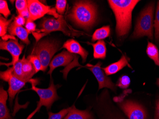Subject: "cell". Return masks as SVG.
I'll return each instance as SVG.
<instances>
[{
	"mask_svg": "<svg viewBox=\"0 0 159 119\" xmlns=\"http://www.w3.org/2000/svg\"><path fill=\"white\" fill-rule=\"evenodd\" d=\"M154 9L155 2H152L141 11L137 20L134 33L131 36V39H139L144 36H147L151 41H153Z\"/></svg>",
	"mask_w": 159,
	"mask_h": 119,
	"instance_id": "4",
	"label": "cell"
},
{
	"mask_svg": "<svg viewBox=\"0 0 159 119\" xmlns=\"http://www.w3.org/2000/svg\"><path fill=\"white\" fill-rule=\"evenodd\" d=\"M8 93L1 86L0 88V119H12L7 106Z\"/></svg>",
	"mask_w": 159,
	"mask_h": 119,
	"instance_id": "17",
	"label": "cell"
},
{
	"mask_svg": "<svg viewBox=\"0 0 159 119\" xmlns=\"http://www.w3.org/2000/svg\"><path fill=\"white\" fill-rule=\"evenodd\" d=\"M13 18V16L11 19L7 20L2 16H0V36L2 38L6 35L7 30H8L9 27Z\"/></svg>",
	"mask_w": 159,
	"mask_h": 119,
	"instance_id": "22",
	"label": "cell"
},
{
	"mask_svg": "<svg viewBox=\"0 0 159 119\" xmlns=\"http://www.w3.org/2000/svg\"><path fill=\"white\" fill-rule=\"evenodd\" d=\"M27 59L31 62L34 68L36 73L42 70V65L40 59L38 57L34 54H31L28 56Z\"/></svg>",
	"mask_w": 159,
	"mask_h": 119,
	"instance_id": "25",
	"label": "cell"
},
{
	"mask_svg": "<svg viewBox=\"0 0 159 119\" xmlns=\"http://www.w3.org/2000/svg\"><path fill=\"white\" fill-rule=\"evenodd\" d=\"M28 8L30 12V19L33 21L41 18L46 14L53 16L56 19L61 16L56 12L54 8L44 5L37 0H28Z\"/></svg>",
	"mask_w": 159,
	"mask_h": 119,
	"instance_id": "8",
	"label": "cell"
},
{
	"mask_svg": "<svg viewBox=\"0 0 159 119\" xmlns=\"http://www.w3.org/2000/svg\"><path fill=\"white\" fill-rule=\"evenodd\" d=\"M102 64V63L101 62H99L95 65L88 63L84 66L81 65L80 67L86 68L92 71L99 84L98 90H100L103 88H107L115 92L116 90V85H114L111 81V79L106 76L104 71L102 69V68H101Z\"/></svg>",
	"mask_w": 159,
	"mask_h": 119,
	"instance_id": "9",
	"label": "cell"
},
{
	"mask_svg": "<svg viewBox=\"0 0 159 119\" xmlns=\"http://www.w3.org/2000/svg\"><path fill=\"white\" fill-rule=\"evenodd\" d=\"M0 78L3 81L8 83V93L9 94V100L10 105L11 107H12L13 100L15 98L16 95L25 86L26 83L14 76L12 67H9L5 71H1Z\"/></svg>",
	"mask_w": 159,
	"mask_h": 119,
	"instance_id": "7",
	"label": "cell"
},
{
	"mask_svg": "<svg viewBox=\"0 0 159 119\" xmlns=\"http://www.w3.org/2000/svg\"><path fill=\"white\" fill-rule=\"evenodd\" d=\"M23 66H22V72L23 74V80L26 83H30L32 80V78L34 75L35 74L34 68L31 62L28 59L25 58V55L23 56Z\"/></svg>",
	"mask_w": 159,
	"mask_h": 119,
	"instance_id": "18",
	"label": "cell"
},
{
	"mask_svg": "<svg viewBox=\"0 0 159 119\" xmlns=\"http://www.w3.org/2000/svg\"><path fill=\"white\" fill-rule=\"evenodd\" d=\"M88 44L92 45L93 48V57L96 59H104L106 58V43L103 40L98 41L95 43H91L88 42Z\"/></svg>",
	"mask_w": 159,
	"mask_h": 119,
	"instance_id": "19",
	"label": "cell"
},
{
	"mask_svg": "<svg viewBox=\"0 0 159 119\" xmlns=\"http://www.w3.org/2000/svg\"><path fill=\"white\" fill-rule=\"evenodd\" d=\"M68 18L76 25L89 30L97 20V6L90 1H76L69 14Z\"/></svg>",
	"mask_w": 159,
	"mask_h": 119,
	"instance_id": "2",
	"label": "cell"
},
{
	"mask_svg": "<svg viewBox=\"0 0 159 119\" xmlns=\"http://www.w3.org/2000/svg\"><path fill=\"white\" fill-rule=\"evenodd\" d=\"M138 0H109L116 21V32L119 38H125L132 26V12Z\"/></svg>",
	"mask_w": 159,
	"mask_h": 119,
	"instance_id": "1",
	"label": "cell"
},
{
	"mask_svg": "<svg viewBox=\"0 0 159 119\" xmlns=\"http://www.w3.org/2000/svg\"><path fill=\"white\" fill-rule=\"evenodd\" d=\"M130 84L131 80L129 77L125 75H123L119 78L116 85L122 89H125L129 87Z\"/></svg>",
	"mask_w": 159,
	"mask_h": 119,
	"instance_id": "27",
	"label": "cell"
},
{
	"mask_svg": "<svg viewBox=\"0 0 159 119\" xmlns=\"http://www.w3.org/2000/svg\"><path fill=\"white\" fill-rule=\"evenodd\" d=\"M63 119H95L90 108L85 110H80L75 105L70 107V111Z\"/></svg>",
	"mask_w": 159,
	"mask_h": 119,
	"instance_id": "15",
	"label": "cell"
},
{
	"mask_svg": "<svg viewBox=\"0 0 159 119\" xmlns=\"http://www.w3.org/2000/svg\"><path fill=\"white\" fill-rule=\"evenodd\" d=\"M26 21V19L25 18H24L22 16H20V15H19L17 16L14 18L13 23L17 25L23 26V25H25Z\"/></svg>",
	"mask_w": 159,
	"mask_h": 119,
	"instance_id": "32",
	"label": "cell"
},
{
	"mask_svg": "<svg viewBox=\"0 0 159 119\" xmlns=\"http://www.w3.org/2000/svg\"><path fill=\"white\" fill-rule=\"evenodd\" d=\"M0 13L2 14L5 18L7 19L11 14L9 9L7 2L4 0L0 1Z\"/></svg>",
	"mask_w": 159,
	"mask_h": 119,
	"instance_id": "29",
	"label": "cell"
},
{
	"mask_svg": "<svg viewBox=\"0 0 159 119\" xmlns=\"http://www.w3.org/2000/svg\"><path fill=\"white\" fill-rule=\"evenodd\" d=\"M40 26V29L36 30L35 32L32 33L36 43L50 33L56 31H60L69 36H76L82 34L81 32L73 29L68 25L63 16L58 19L45 18L42 21Z\"/></svg>",
	"mask_w": 159,
	"mask_h": 119,
	"instance_id": "3",
	"label": "cell"
},
{
	"mask_svg": "<svg viewBox=\"0 0 159 119\" xmlns=\"http://www.w3.org/2000/svg\"><path fill=\"white\" fill-rule=\"evenodd\" d=\"M155 119H159V100L156 103Z\"/></svg>",
	"mask_w": 159,
	"mask_h": 119,
	"instance_id": "34",
	"label": "cell"
},
{
	"mask_svg": "<svg viewBox=\"0 0 159 119\" xmlns=\"http://www.w3.org/2000/svg\"><path fill=\"white\" fill-rule=\"evenodd\" d=\"M8 32L11 35L16 36L27 45L30 43L28 37L29 33L24 27L17 25L12 22L9 27Z\"/></svg>",
	"mask_w": 159,
	"mask_h": 119,
	"instance_id": "16",
	"label": "cell"
},
{
	"mask_svg": "<svg viewBox=\"0 0 159 119\" xmlns=\"http://www.w3.org/2000/svg\"><path fill=\"white\" fill-rule=\"evenodd\" d=\"M67 1L66 0H57L55 5V9L57 13L60 16H63L66 8Z\"/></svg>",
	"mask_w": 159,
	"mask_h": 119,
	"instance_id": "28",
	"label": "cell"
},
{
	"mask_svg": "<svg viewBox=\"0 0 159 119\" xmlns=\"http://www.w3.org/2000/svg\"><path fill=\"white\" fill-rule=\"evenodd\" d=\"M77 56L76 54L70 53L68 51H62L60 53L56 55L52 60L49 64L50 69L48 72V74L50 75L51 79H52V72L55 69L61 66L67 67L74 62Z\"/></svg>",
	"mask_w": 159,
	"mask_h": 119,
	"instance_id": "12",
	"label": "cell"
},
{
	"mask_svg": "<svg viewBox=\"0 0 159 119\" xmlns=\"http://www.w3.org/2000/svg\"><path fill=\"white\" fill-rule=\"evenodd\" d=\"M60 46L59 42L52 40H43L35 46L32 54L37 56L40 59L42 65V71H46L52 57L59 49Z\"/></svg>",
	"mask_w": 159,
	"mask_h": 119,
	"instance_id": "6",
	"label": "cell"
},
{
	"mask_svg": "<svg viewBox=\"0 0 159 119\" xmlns=\"http://www.w3.org/2000/svg\"><path fill=\"white\" fill-rule=\"evenodd\" d=\"M61 48H65L70 53L80 55L82 57L83 63L85 62L88 57V52L84 49L77 41L74 39L67 40L63 44Z\"/></svg>",
	"mask_w": 159,
	"mask_h": 119,
	"instance_id": "13",
	"label": "cell"
},
{
	"mask_svg": "<svg viewBox=\"0 0 159 119\" xmlns=\"http://www.w3.org/2000/svg\"><path fill=\"white\" fill-rule=\"evenodd\" d=\"M129 58H128L126 55H122L118 61L111 63L106 67L102 68V69L104 71L106 76H111V75L116 73L117 72L121 70L122 69L126 67L127 65L129 66V67H131L129 63Z\"/></svg>",
	"mask_w": 159,
	"mask_h": 119,
	"instance_id": "14",
	"label": "cell"
},
{
	"mask_svg": "<svg viewBox=\"0 0 159 119\" xmlns=\"http://www.w3.org/2000/svg\"><path fill=\"white\" fill-rule=\"evenodd\" d=\"M120 107L129 119H146V112L140 104L130 100L119 103Z\"/></svg>",
	"mask_w": 159,
	"mask_h": 119,
	"instance_id": "10",
	"label": "cell"
},
{
	"mask_svg": "<svg viewBox=\"0 0 159 119\" xmlns=\"http://www.w3.org/2000/svg\"><path fill=\"white\" fill-rule=\"evenodd\" d=\"M24 45L19 43L16 39H11L4 41L2 39L0 42L1 50H6L9 52L12 56V61L7 65H13L19 60V57L23 52Z\"/></svg>",
	"mask_w": 159,
	"mask_h": 119,
	"instance_id": "11",
	"label": "cell"
},
{
	"mask_svg": "<svg viewBox=\"0 0 159 119\" xmlns=\"http://www.w3.org/2000/svg\"><path fill=\"white\" fill-rule=\"evenodd\" d=\"M156 85H157V86L159 87V78L157 79V81H156Z\"/></svg>",
	"mask_w": 159,
	"mask_h": 119,
	"instance_id": "35",
	"label": "cell"
},
{
	"mask_svg": "<svg viewBox=\"0 0 159 119\" xmlns=\"http://www.w3.org/2000/svg\"><path fill=\"white\" fill-rule=\"evenodd\" d=\"M36 25L34 23V21L30 19V18L27 20L25 25V27L29 34L34 33L36 31Z\"/></svg>",
	"mask_w": 159,
	"mask_h": 119,
	"instance_id": "31",
	"label": "cell"
},
{
	"mask_svg": "<svg viewBox=\"0 0 159 119\" xmlns=\"http://www.w3.org/2000/svg\"><path fill=\"white\" fill-rule=\"evenodd\" d=\"M111 28L109 25L104 26L96 30L92 35V42L101 41L107 38L110 35Z\"/></svg>",
	"mask_w": 159,
	"mask_h": 119,
	"instance_id": "21",
	"label": "cell"
},
{
	"mask_svg": "<svg viewBox=\"0 0 159 119\" xmlns=\"http://www.w3.org/2000/svg\"><path fill=\"white\" fill-rule=\"evenodd\" d=\"M146 53L148 57L153 61L155 65L159 67V51L158 47L152 42L148 41Z\"/></svg>",
	"mask_w": 159,
	"mask_h": 119,
	"instance_id": "20",
	"label": "cell"
},
{
	"mask_svg": "<svg viewBox=\"0 0 159 119\" xmlns=\"http://www.w3.org/2000/svg\"><path fill=\"white\" fill-rule=\"evenodd\" d=\"M154 28L155 29V42L156 44L159 46V1L157 2L156 7Z\"/></svg>",
	"mask_w": 159,
	"mask_h": 119,
	"instance_id": "24",
	"label": "cell"
},
{
	"mask_svg": "<svg viewBox=\"0 0 159 119\" xmlns=\"http://www.w3.org/2000/svg\"><path fill=\"white\" fill-rule=\"evenodd\" d=\"M16 7L19 14L28 8L27 1L17 0L16 1Z\"/></svg>",
	"mask_w": 159,
	"mask_h": 119,
	"instance_id": "30",
	"label": "cell"
},
{
	"mask_svg": "<svg viewBox=\"0 0 159 119\" xmlns=\"http://www.w3.org/2000/svg\"><path fill=\"white\" fill-rule=\"evenodd\" d=\"M69 111L70 107L62 109L57 113H53L49 111L48 112V114L49 115L48 119H63V118L68 113Z\"/></svg>",
	"mask_w": 159,
	"mask_h": 119,
	"instance_id": "26",
	"label": "cell"
},
{
	"mask_svg": "<svg viewBox=\"0 0 159 119\" xmlns=\"http://www.w3.org/2000/svg\"><path fill=\"white\" fill-rule=\"evenodd\" d=\"M37 81V80H32L30 82L32 85L31 90L37 93L39 96L40 100L37 102V107L36 109L31 114L29 115L26 119H32L36 113L39 112L42 106L46 107L47 111L49 112L51 109L53 103L59 99V97L57 93L58 85H54L53 79H52L49 87L46 89L40 88L36 87V84L38 83Z\"/></svg>",
	"mask_w": 159,
	"mask_h": 119,
	"instance_id": "5",
	"label": "cell"
},
{
	"mask_svg": "<svg viewBox=\"0 0 159 119\" xmlns=\"http://www.w3.org/2000/svg\"><path fill=\"white\" fill-rule=\"evenodd\" d=\"M19 15L22 16L24 17L25 19H27V20L30 18V12L29 11L28 8L24 10V11L20 12Z\"/></svg>",
	"mask_w": 159,
	"mask_h": 119,
	"instance_id": "33",
	"label": "cell"
},
{
	"mask_svg": "<svg viewBox=\"0 0 159 119\" xmlns=\"http://www.w3.org/2000/svg\"><path fill=\"white\" fill-rule=\"evenodd\" d=\"M24 58L20 59L19 60L12 65L13 73L14 76L18 78L23 80V74L22 72V66H23Z\"/></svg>",
	"mask_w": 159,
	"mask_h": 119,
	"instance_id": "23",
	"label": "cell"
},
{
	"mask_svg": "<svg viewBox=\"0 0 159 119\" xmlns=\"http://www.w3.org/2000/svg\"><path fill=\"white\" fill-rule=\"evenodd\" d=\"M104 119H113V118H110L109 116H108V117H107V118H106V117H105H105H104Z\"/></svg>",
	"mask_w": 159,
	"mask_h": 119,
	"instance_id": "36",
	"label": "cell"
}]
</instances>
